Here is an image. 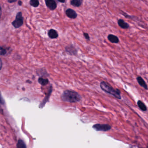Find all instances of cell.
Masks as SVG:
<instances>
[{
  "mask_svg": "<svg viewBox=\"0 0 148 148\" xmlns=\"http://www.w3.org/2000/svg\"><path fill=\"white\" fill-rule=\"evenodd\" d=\"M130 148H140L138 146H133V145H131L130 146Z\"/></svg>",
  "mask_w": 148,
  "mask_h": 148,
  "instance_id": "cell-21",
  "label": "cell"
},
{
  "mask_svg": "<svg viewBox=\"0 0 148 148\" xmlns=\"http://www.w3.org/2000/svg\"><path fill=\"white\" fill-rule=\"evenodd\" d=\"M118 24L119 26L124 29H127L129 28V25L128 23L125 22L122 19H119L118 21Z\"/></svg>",
  "mask_w": 148,
  "mask_h": 148,
  "instance_id": "cell-11",
  "label": "cell"
},
{
  "mask_svg": "<svg viewBox=\"0 0 148 148\" xmlns=\"http://www.w3.org/2000/svg\"><path fill=\"white\" fill-rule=\"evenodd\" d=\"M52 88L51 86L50 87V88L49 89V91L48 92V94L46 95L45 98H44V99L43 101L42 102H41V103L40 104V108H43V107H44V105H45L46 103H47V101H48V100H49V97L50 96L51 93H52Z\"/></svg>",
  "mask_w": 148,
  "mask_h": 148,
  "instance_id": "cell-10",
  "label": "cell"
},
{
  "mask_svg": "<svg viewBox=\"0 0 148 148\" xmlns=\"http://www.w3.org/2000/svg\"><path fill=\"white\" fill-rule=\"evenodd\" d=\"M66 51L70 55H75L77 53V49L72 46H67Z\"/></svg>",
  "mask_w": 148,
  "mask_h": 148,
  "instance_id": "cell-9",
  "label": "cell"
},
{
  "mask_svg": "<svg viewBox=\"0 0 148 148\" xmlns=\"http://www.w3.org/2000/svg\"><path fill=\"white\" fill-rule=\"evenodd\" d=\"M23 18L22 16V13L18 12L17 14L16 18L12 23V24L15 28H19L23 24Z\"/></svg>",
  "mask_w": 148,
  "mask_h": 148,
  "instance_id": "cell-3",
  "label": "cell"
},
{
  "mask_svg": "<svg viewBox=\"0 0 148 148\" xmlns=\"http://www.w3.org/2000/svg\"><path fill=\"white\" fill-rule=\"evenodd\" d=\"M48 36L50 38L52 39H56L58 37V34L56 30H54V29H51L49 30L48 33Z\"/></svg>",
  "mask_w": 148,
  "mask_h": 148,
  "instance_id": "cell-12",
  "label": "cell"
},
{
  "mask_svg": "<svg viewBox=\"0 0 148 148\" xmlns=\"http://www.w3.org/2000/svg\"><path fill=\"white\" fill-rule=\"evenodd\" d=\"M7 54V50L5 49L3 47H1V56H4Z\"/></svg>",
  "mask_w": 148,
  "mask_h": 148,
  "instance_id": "cell-18",
  "label": "cell"
},
{
  "mask_svg": "<svg viewBox=\"0 0 148 148\" xmlns=\"http://www.w3.org/2000/svg\"><path fill=\"white\" fill-rule=\"evenodd\" d=\"M39 84L43 86H45L48 84L49 83V80L48 79H44L42 77H40L39 78L38 80Z\"/></svg>",
  "mask_w": 148,
  "mask_h": 148,
  "instance_id": "cell-14",
  "label": "cell"
},
{
  "mask_svg": "<svg viewBox=\"0 0 148 148\" xmlns=\"http://www.w3.org/2000/svg\"><path fill=\"white\" fill-rule=\"evenodd\" d=\"M66 15L67 16L68 18H71V19H75L77 18V13L76 11H74L72 9H68L66 11Z\"/></svg>",
  "mask_w": 148,
  "mask_h": 148,
  "instance_id": "cell-6",
  "label": "cell"
},
{
  "mask_svg": "<svg viewBox=\"0 0 148 148\" xmlns=\"http://www.w3.org/2000/svg\"><path fill=\"white\" fill-rule=\"evenodd\" d=\"M61 99L64 102L76 103L81 100V97L80 94L76 91L66 90L62 94Z\"/></svg>",
  "mask_w": 148,
  "mask_h": 148,
  "instance_id": "cell-1",
  "label": "cell"
},
{
  "mask_svg": "<svg viewBox=\"0 0 148 148\" xmlns=\"http://www.w3.org/2000/svg\"><path fill=\"white\" fill-rule=\"evenodd\" d=\"M17 0H8V2L10 3H13V2H16Z\"/></svg>",
  "mask_w": 148,
  "mask_h": 148,
  "instance_id": "cell-20",
  "label": "cell"
},
{
  "mask_svg": "<svg viewBox=\"0 0 148 148\" xmlns=\"http://www.w3.org/2000/svg\"><path fill=\"white\" fill-rule=\"evenodd\" d=\"M83 0H72L71 4L74 7H79L81 5Z\"/></svg>",
  "mask_w": 148,
  "mask_h": 148,
  "instance_id": "cell-15",
  "label": "cell"
},
{
  "mask_svg": "<svg viewBox=\"0 0 148 148\" xmlns=\"http://www.w3.org/2000/svg\"><path fill=\"white\" fill-rule=\"evenodd\" d=\"M84 35L85 38H86V39H87V40H89V39H90V38H89V34H88L87 33H84Z\"/></svg>",
  "mask_w": 148,
  "mask_h": 148,
  "instance_id": "cell-19",
  "label": "cell"
},
{
  "mask_svg": "<svg viewBox=\"0 0 148 148\" xmlns=\"http://www.w3.org/2000/svg\"><path fill=\"white\" fill-rule=\"evenodd\" d=\"M17 148H27V147L23 141L20 140L17 144Z\"/></svg>",
  "mask_w": 148,
  "mask_h": 148,
  "instance_id": "cell-17",
  "label": "cell"
},
{
  "mask_svg": "<svg viewBox=\"0 0 148 148\" xmlns=\"http://www.w3.org/2000/svg\"><path fill=\"white\" fill-rule=\"evenodd\" d=\"M18 5H19L21 6V5H22V2H21V1H18Z\"/></svg>",
  "mask_w": 148,
  "mask_h": 148,
  "instance_id": "cell-23",
  "label": "cell"
},
{
  "mask_svg": "<svg viewBox=\"0 0 148 148\" xmlns=\"http://www.w3.org/2000/svg\"><path fill=\"white\" fill-rule=\"evenodd\" d=\"M137 104L138 107L143 111H146L147 110V108L146 106L142 101L138 100L137 101Z\"/></svg>",
  "mask_w": 148,
  "mask_h": 148,
  "instance_id": "cell-13",
  "label": "cell"
},
{
  "mask_svg": "<svg viewBox=\"0 0 148 148\" xmlns=\"http://www.w3.org/2000/svg\"><path fill=\"white\" fill-rule=\"evenodd\" d=\"M136 80L139 85L143 87V88H144L145 90H148V86L147 85L145 81L143 79V77L141 76H138L136 77Z\"/></svg>",
  "mask_w": 148,
  "mask_h": 148,
  "instance_id": "cell-7",
  "label": "cell"
},
{
  "mask_svg": "<svg viewBox=\"0 0 148 148\" xmlns=\"http://www.w3.org/2000/svg\"><path fill=\"white\" fill-rule=\"evenodd\" d=\"M146 148H148V145H147Z\"/></svg>",
  "mask_w": 148,
  "mask_h": 148,
  "instance_id": "cell-24",
  "label": "cell"
},
{
  "mask_svg": "<svg viewBox=\"0 0 148 148\" xmlns=\"http://www.w3.org/2000/svg\"><path fill=\"white\" fill-rule=\"evenodd\" d=\"M30 4L33 7H37L39 5V0H30Z\"/></svg>",
  "mask_w": 148,
  "mask_h": 148,
  "instance_id": "cell-16",
  "label": "cell"
},
{
  "mask_svg": "<svg viewBox=\"0 0 148 148\" xmlns=\"http://www.w3.org/2000/svg\"><path fill=\"white\" fill-rule=\"evenodd\" d=\"M93 129L98 131L106 132L111 129V126L108 124H96L93 126Z\"/></svg>",
  "mask_w": 148,
  "mask_h": 148,
  "instance_id": "cell-4",
  "label": "cell"
},
{
  "mask_svg": "<svg viewBox=\"0 0 148 148\" xmlns=\"http://www.w3.org/2000/svg\"><path fill=\"white\" fill-rule=\"evenodd\" d=\"M107 38L109 41L112 43H118L119 42V39L118 37L113 34H109Z\"/></svg>",
  "mask_w": 148,
  "mask_h": 148,
  "instance_id": "cell-8",
  "label": "cell"
},
{
  "mask_svg": "<svg viewBox=\"0 0 148 148\" xmlns=\"http://www.w3.org/2000/svg\"><path fill=\"white\" fill-rule=\"evenodd\" d=\"M100 87L102 90L105 92L111 94L118 99L121 100L122 99L120 90L118 88L114 89L110 84L107 83V82L105 81L101 82Z\"/></svg>",
  "mask_w": 148,
  "mask_h": 148,
  "instance_id": "cell-2",
  "label": "cell"
},
{
  "mask_svg": "<svg viewBox=\"0 0 148 148\" xmlns=\"http://www.w3.org/2000/svg\"><path fill=\"white\" fill-rule=\"evenodd\" d=\"M46 6L51 11H54L56 8L57 4L54 0H45Z\"/></svg>",
  "mask_w": 148,
  "mask_h": 148,
  "instance_id": "cell-5",
  "label": "cell"
},
{
  "mask_svg": "<svg viewBox=\"0 0 148 148\" xmlns=\"http://www.w3.org/2000/svg\"><path fill=\"white\" fill-rule=\"evenodd\" d=\"M57 1L60 2H61V3H64L66 0H57Z\"/></svg>",
  "mask_w": 148,
  "mask_h": 148,
  "instance_id": "cell-22",
  "label": "cell"
}]
</instances>
